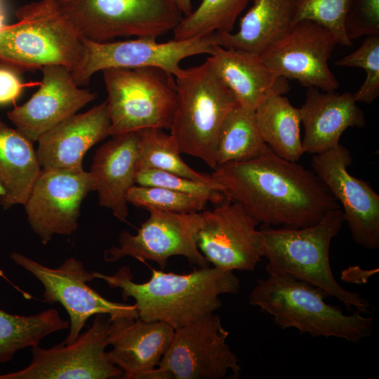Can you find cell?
<instances>
[{
	"label": "cell",
	"instance_id": "6da1fadb",
	"mask_svg": "<svg viewBox=\"0 0 379 379\" xmlns=\"http://www.w3.org/2000/svg\"><path fill=\"white\" fill-rule=\"evenodd\" d=\"M211 175L227 199L265 225L310 226L340 208L312 171L279 157L270 147L250 160L219 165Z\"/></svg>",
	"mask_w": 379,
	"mask_h": 379
},
{
	"label": "cell",
	"instance_id": "7a4b0ae2",
	"mask_svg": "<svg viewBox=\"0 0 379 379\" xmlns=\"http://www.w3.org/2000/svg\"><path fill=\"white\" fill-rule=\"evenodd\" d=\"M152 270V276L136 283L128 266L112 275L93 272L110 288H119L124 300L132 298L140 319L167 323L175 329L214 313L222 305L220 295L236 294L240 288L233 271L214 267L199 268L187 274Z\"/></svg>",
	"mask_w": 379,
	"mask_h": 379
},
{
	"label": "cell",
	"instance_id": "3957f363",
	"mask_svg": "<svg viewBox=\"0 0 379 379\" xmlns=\"http://www.w3.org/2000/svg\"><path fill=\"white\" fill-rule=\"evenodd\" d=\"M345 222L342 209L329 211L316 224L299 228L259 229L262 256L266 258L268 276L288 275L304 281L334 297L345 307L371 314L372 305L359 294L343 288L335 279L329 261L332 239Z\"/></svg>",
	"mask_w": 379,
	"mask_h": 379
},
{
	"label": "cell",
	"instance_id": "277c9868",
	"mask_svg": "<svg viewBox=\"0 0 379 379\" xmlns=\"http://www.w3.org/2000/svg\"><path fill=\"white\" fill-rule=\"evenodd\" d=\"M321 289L288 275L260 279L251 290L248 302L270 314L282 329L295 328L312 337H334L358 343L368 337L373 319L359 311L345 314L328 304Z\"/></svg>",
	"mask_w": 379,
	"mask_h": 379
},
{
	"label": "cell",
	"instance_id": "5b68a950",
	"mask_svg": "<svg viewBox=\"0 0 379 379\" xmlns=\"http://www.w3.org/2000/svg\"><path fill=\"white\" fill-rule=\"evenodd\" d=\"M15 16L17 22L0 30V67L22 72L60 65L72 72L78 67L81 36L55 0L27 4L15 11Z\"/></svg>",
	"mask_w": 379,
	"mask_h": 379
},
{
	"label": "cell",
	"instance_id": "8992f818",
	"mask_svg": "<svg viewBox=\"0 0 379 379\" xmlns=\"http://www.w3.org/2000/svg\"><path fill=\"white\" fill-rule=\"evenodd\" d=\"M177 106L170 135L180 154L217 167L215 151L222 123L239 103L209 62L181 69L175 76Z\"/></svg>",
	"mask_w": 379,
	"mask_h": 379
},
{
	"label": "cell",
	"instance_id": "52a82bcc",
	"mask_svg": "<svg viewBox=\"0 0 379 379\" xmlns=\"http://www.w3.org/2000/svg\"><path fill=\"white\" fill-rule=\"evenodd\" d=\"M110 136L156 128L170 130L177 106L175 77L154 67L102 70Z\"/></svg>",
	"mask_w": 379,
	"mask_h": 379
},
{
	"label": "cell",
	"instance_id": "ba28073f",
	"mask_svg": "<svg viewBox=\"0 0 379 379\" xmlns=\"http://www.w3.org/2000/svg\"><path fill=\"white\" fill-rule=\"evenodd\" d=\"M78 34L102 42L118 36L157 39L183 18L173 0H55Z\"/></svg>",
	"mask_w": 379,
	"mask_h": 379
},
{
	"label": "cell",
	"instance_id": "9c48e42d",
	"mask_svg": "<svg viewBox=\"0 0 379 379\" xmlns=\"http://www.w3.org/2000/svg\"><path fill=\"white\" fill-rule=\"evenodd\" d=\"M83 52L72 72L78 86L86 85L93 74L107 68L154 67L173 76L182 69L180 62L192 55H211L218 44L215 32L197 37L158 42L139 37L115 42H98L82 37Z\"/></svg>",
	"mask_w": 379,
	"mask_h": 379
},
{
	"label": "cell",
	"instance_id": "30bf717a",
	"mask_svg": "<svg viewBox=\"0 0 379 379\" xmlns=\"http://www.w3.org/2000/svg\"><path fill=\"white\" fill-rule=\"evenodd\" d=\"M228 335L214 313L175 329L152 379H222L229 374L238 378L241 368Z\"/></svg>",
	"mask_w": 379,
	"mask_h": 379
},
{
	"label": "cell",
	"instance_id": "8fae6325",
	"mask_svg": "<svg viewBox=\"0 0 379 379\" xmlns=\"http://www.w3.org/2000/svg\"><path fill=\"white\" fill-rule=\"evenodd\" d=\"M109 319L97 314L89 328L72 343L50 348H32V361L23 369L3 374L4 379L123 378V371L109 357Z\"/></svg>",
	"mask_w": 379,
	"mask_h": 379
},
{
	"label": "cell",
	"instance_id": "7c38bea8",
	"mask_svg": "<svg viewBox=\"0 0 379 379\" xmlns=\"http://www.w3.org/2000/svg\"><path fill=\"white\" fill-rule=\"evenodd\" d=\"M10 258L42 284L44 302H59L66 310L69 317V331L62 342L65 344L78 338L92 316L138 312L135 304L110 301L91 288L87 283L95 279L93 272H88L82 262L74 258H67L56 268L46 267L15 251L11 253Z\"/></svg>",
	"mask_w": 379,
	"mask_h": 379
},
{
	"label": "cell",
	"instance_id": "4fadbf2b",
	"mask_svg": "<svg viewBox=\"0 0 379 379\" xmlns=\"http://www.w3.org/2000/svg\"><path fill=\"white\" fill-rule=\"evenodd\" d=\"M149 215L135 234L122 231L119 246L106 250L104 259L115 262L130 256L141 262H156L164 270L168 260L174 255L185 257L192 265L203 268L208 262L197 246L201 224L200 212L173 213L156 208L147 209Z\"/></svg>",
	"mask_w": 379,
	"mask_h": 379
},
{
	"label": "cell",
	"instance_id": "5bb4252c",
	"mask_svg": "<svg viewBox=\"0 0 379 379\" xmlns=\"http://www.w3.org/2000/svg\"><path fill=\"white\" fill-rule=\"evenodd\" d=\"M326 27L308 20L298 21L259 57L270 69L302 86L334 91L339 82L328 67L335 45Z\"/></svg>",
	"mask_w": 379,
	"mask_h": 379
},
{
	"label": "cell",
	"instance_id": "9a60e30c",
	"mask_svg": "<svg viewBox=\"0 0 379 379\" xmlns=\"http://www.w3.org/2000/svg\"><path fill=\"white\" fill-rule=\"evenodd\" d=\"M94 191L89 172L42 168L23 205L27 221L44 244L77 229L81 204Z\"/></svg>",
	"mask_w": 379,
	"mask_h": 379
},
{
	"label": "cell",
	"instance_id": "2e32d148",
	"mask_svg": "<svg viewBox=\"0 0 379 379\" xmlns=\"http://www.w3.org/2000/svg\"><path fill=\"white\" fill-rule=\"evenodd\" d=\"M350 152L340 145L311 160L312 171L338 202L353 240L368 248L379 247V195L371 185L348 171Z\"/></svg>",
	"mask_w": 379,
	"mask_h": 379
},
{
	"label": "cell",
	"instance_id": "e0dca14e",
	"mask_svg": "<svg viewBox=\"0 0 379 379\" xmlns=\"http://www.w3.org/2000/svg\"><path fill=\"white\" fill-rule=\"evenodd\" d=\"M200 213L197 246L208 263L223 270H254L262 257L259 223L229 199Z\"/></svg>",
	"mask_w": 379,
	"mask_h": 379
},
{
	"label": "cell",
	"instance_id": "ac0fdd59",
	"mask_svg": "<svg viewBox=\"0 0 379 379\" xmlns=\"http://www.w3.org/2000/svg\"><path fill=\"white\" fill-rule=\"evenodd\" d=\"M41 70L39 90L23 105L7 112L16 128L33 142L95 98V93L79 88L66 67L51 65Z\"/></svg>",
	"mask_w": 379,
	"mask_h": 379
},
{
	"label": "cell",
	"instance_id": "d6986e66",
	"mask_svg": "<svg viewBox=\"0 0 379 379\" xmlns=\"http://www.w3.org/2000/svg\"><path fill=\"white\" fill-rule=\"evenodd\" d=\"M110 359L126 379H152L172 340L175 328L160 321H147L138 312L109 317Z\"/></svg>",
	"mask_w": 379,
	"mask_h": 379
},
{
	"label": "cell",
	"instance_id": "ffe728a7",
	"mask_svg": "<svg viewBox=\"0 0 379 379\" xmlns=\"http://www.w3.org/2000/svg\"><path fill=\"white\" fill-rule=\"evenodd\" d=\"M107 100L88 111L74 114L38 140L36 150L44 169H83V159L93 145L110 136Z\"/></svg>",
	"mask_w": 379,
	"mask_h": 379
},
{
	"label": "cell",
	"instance_id": "44dd1931",
	"mask_svg": "<svg viewBox=\"0 0 379 379\" xmlns=\"http://www.w3.org/2000/svg\"><path fill=\"white\" fill-rule=\"evenodd\" d=\"M356 103L353 93L321 92L308 87L305 101L299 108L305 128L303 152L314 154L327 151L339 144L347 128L364 127V114Z\"/></svg>",
	"mask_w": 379,
	"mask_h": 379
},
{
	"label": "cell",
	"instance_id": "7402d4cb",
	"mask_svg": "<svg viewBox=\"0 0 379 379\" xmlns=\"http://www.w3.org/2000/svg\"><path fill=\"white\" fill-rule=\"evenodd\" d=\"M139 131L112 136L99 147L90 173L99 204L125 222L128 215L127 194L135 185Z\"/></svg>",
	"mask_w": 379,
	"mask_h": 379
},
{
	"label": "cell",
	"instance_id": "603a6c76",
	"mask_svg": "<svg viewBox=\"0 0 379 379\" xmlns=\"http://www.w3.org/2000/svg\"><path fill=\"white\" fill-rule=\"evenodd\" d=\"M206 60L247 109L255 111L267 97L289 90L286 79L270 69L258 55L217 46Z\"/></svg>",
	"mask_w": 379,
	"mask_h": 379
},
{
	"label": "cell",
	"instance_id": "cb8c5ba5",
	"mask_svg": "<svg viewBox=\"0 0 379 379\" xmlns=\"http://www.w3.org/2000/svg\"><path fill=\"white\" fill-rule=\"evenodd\" d=\"M293 25L291 0H254L235 33L215 32L218 44L260 55Z\"/></svg>",
	"mask_w": 379,
	"mask_h": 379
},
{
	"label": "cell",
	"instance_id": "d4e9b609",
	"mask_svg": "<svg viewBox=\"0 0 379 379\" xmlns=\"http://www.w3.org/2000/svg\"><path fill=\"white\" fill-rule=\"evenodd\" d=\"M41 171L33 142L0 117V185L6 193L1 205H24Z\"/></svg>",
	"mask_w": 379,
	"mask_h": 379
},
{
	"label": "cell",
	"instance_id": "484cf974",
	"mask_svg": "<svg viewBox=\"0 0 379 379\" xmlns=\"http://www.w3.org/2000/svg\"><path fill=\"white\" fill-rule=\"evenodd\" d=\"M256 123L265 142L279 157L297 162L302 155L299 108L283 95H272L255 109Z\"/></svg>",
	"mask_w": 379,
	"mask_h": 379
},
{
	"label": "cell",
	"instance_id": "4316f807",
	"mask_svg": "<svg viewBox=\"0 0 379 379\" xmlns=\"http://www.w3.org/2000/svg\"><path fill=\"white\" fill-rule=\"evenodd\" d=\"M69 326L56 309L27 316L0 310V363L11 360L20 350L39 346L45 337Z\"/></svg>",
	"mask_w": 379,
	"mask_h": 379
},
{
	"label": "cell",
	"instance_id": "83f0119b",
	"mask_svg": "<svg viewBox=\"0 0 379 379\" xmlns=\"http://www.w3.org/2000/svg\"><path fill=\"white\" fill-rule=\"evenodd\" d=\"M268 147L258 129L255 111L238 104L228 113L221 126L215 151L217 166L250 160Z\"/></svg>",
	"mask_w": 379,
	"mask_h": 379
},
{
	"label": "cell",
	"instance_id": "f1b7e54d",
	"mask_svg": "<svg viewBox=\"0 0 379 379\" xmlns=\"http://www.w3.org/2000/svg\"><path fill=\"white\" fill-rule=\"evenodd\" d=\"M137 171L156 169L204 182H213L211 175L190 168L180 157V152L170 133L164 129L149 128L139 131Z\"/></svg>",
	"mask_w": 379,
	"mask_h": 379
},
{
	"label": "cell",
	"instance_id": "f546056e",
	"mask_svg": "<svg viewBox=\"0 0 379 379\" xmlns=\"http://www.w3.org/2000/svg\"><path fill=\"white\" fill-rule=\"evenodd\" d=\"M250 0H202L173 29L175 40H185L214 32H232L238 15Z\"/></svg>",
	"mask_w": 379,
	"mask_h": 379
},
{
	"label": "cell",
	"instance_id": "4dcf8cb0",
	"mask_svg": "<svg viewBox=\"0 0 379 379\" xmlns=\"http://www.w3.org/2000/svg\"><path fill=\"white\" fill-rule=\"evenodd\" d=\"M350 0H291L293 24L304 20L315 22L328 29L339 44L350 46L345 20Z\"/></svg>",
	"mask_w": 379,
	"mask_h": 379
},
{
	"label": "cell",
	"instance_id": "1f68e13d",
	"mask_svg": "<svg viewBox=\"0 0 379 379\" xmlns=\"http://www.w3.org/2000/svg\"><path fill=\"white\" fill-rule=\"evenodd\" d=\"M127 201L137 207L180 213L200 212L208 201L204 198L157 186L133 185Z\"/></svg>",
	"mask_w": 379,
	"mask_h": 379
},
{
	"label": "cell",
	"instance_id": "d6a6232c",
	"mask_svg": "<svg viewBox=\"0 0 379 379\" xmlns=\"http://www.w3.org/2000/svg\"><path fill=\"white\" fill-rule=\"evenodd\" d=\"M338 66L360 67L366 77L353 93L356 102L371 104L379 95V34L366 36L361 45L352 53L335 62Z\"/></svg>",
	"mask_w": 379,
	"mask_h": 379
},
{
	"label": "cell",
	"instance_id": "836d02e7",
	"mask_svg": "<svg viewBox=\"0 0 379 379\" xmlns=\"http://www.w3.org/2000/svg\"><path fill=\"white\" fill-rule=\"evenodd\" d=\"M135 184L170 189L204 198L218 205L227 199L222 193V187L215 180L213 182H204L156 169L138 171L135 175Z\"/></svg>",
	"mask_w": 379,
	"mask_h": 379
},
{
	"label": "cell",
	"instance_id": "e575fe53",
	"mask_svg": "<svg viewBox=\"0 0 379 379\" xmlns=\"http://www.w3.org/2000/svg\"><path fill=\"white\" fill-rule=\"evenodd\" d=\"M345 29L351 41L379 34V0H350Z\"/></svg>",
	"mask_w": 379,
	"mask_h": 379
},
{
	"label": "cell",
	"instance_id": "d590c367",
	"mask_svg": "<svg viewBox=\"0 0 379 379\" xmlns=\"http://www.w3.org/2000/svg\"><path fill=\"white\" fill-rule=\"evenodd\" d=\"M23 87L15 72L0 67V105L15 101Z\"/></svg>",
	"mask_w": 379,
	"mask_h": 379
},
{
	"label": "cell",
	"instance_id": "8d00e7d4",
	"mask_svg": "<svg viewBox=\"0 0 379 379\" xmlns=\"http://www.w3.org/2000/svg\"><path fill=\"white\" fill-rule=\"evenodd\" d=\"M180 13L186 17L192 12L191 0H173Z\"/></svg>",
	"mask_w": 379,
	"mask_h": 379
},
{
	"label": "cell",
	"instance_id": "74e56055",
	"mask_svg": "<svg viewBox=\"0 0 379 379\" xmlns=\"http://www.w3.org/2000/svg\"><path fill=\"white\" fill-rule=\"evenodd\" d=\"M4 16L0 8V30L5 26Z\"/></svg>",
	"mask_w": 379,
	"mask_h": 379
},
{
	"label": "cell",
	"instance_id": "f35d334b",
	"mask_svg": "<svg viewBox=\"0 0 379 379\" xmlns=\"http://www.w3.org/2000/svg\"><path fill=\"white\" fill-rule=\"evenodd\" d=\"M6 193L4 187L0 185V202L4 199Z\"/></svg>",
	"mask_w": 379,
	"mask_h": 379
}]
</instances>
